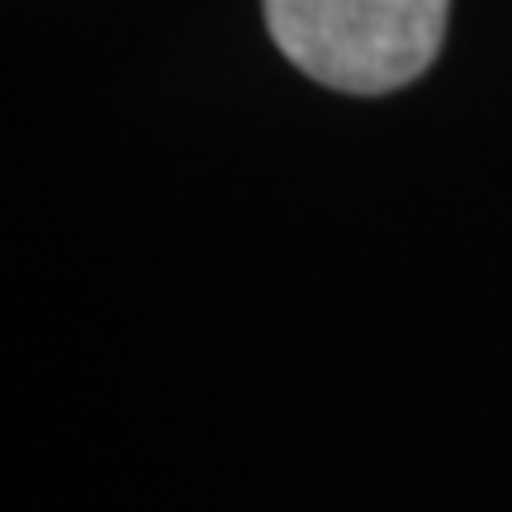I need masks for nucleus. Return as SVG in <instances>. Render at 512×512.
<instances>
[{"mask_svg": "<svg viewBox=\"0 0 512 512\" xmlns=\"http://www.w3.org/2000/svg\"><path fill=\"white\" fill-rule=\"evenodd\" d=\"M275 48L328 91L389 95L441 53L451 0H261Z\"/></svg>", "mask_w": 512, "mask_h": 512, "instance_id": "1", "label": "nucleus"}]
</instances>
